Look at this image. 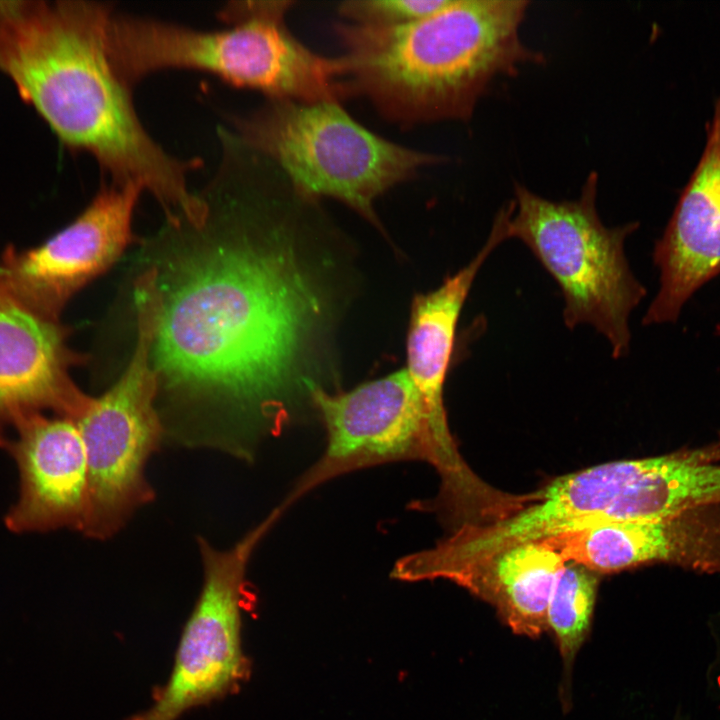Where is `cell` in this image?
<instances>
[{"mask_svg":"<svg viewBox=\"0 0 720 720\" xmlns=\"http://www.w3.org/2000/svg\"><path fill=\"white\" fill-rule=\"evenodd\" d=\"M200 194L202 249L158 277L153 364L160 389L232 415L231 453L250 459L313 408L305 366L327 311L300 248L323 215L256 165L220 168Z\"/></svg>","mask_w":720,"mask_h":720,"instance_id":"cell-1","label":"cell"},{"mask_svg":"<svg viewBox=\"0 0 720 720\" xmlns=\"http://www.w3.org/2000/svg\"><path fill=\"white\" fill-rule=\"evenodd\" d=\"M114 8L59 1L11 8L0 16V70L60 141L92 155L111 182L134 183L159 203L167 221L202 210L188 176L200 159L168 153L146 130L131 89L108 52Z\"/></svg>","mask_w":720,"mask_h":720,"instance_id":"cell-2","label":"cell"},{"mask_svg":"<svg viewBox=\"0 0 720 720\" xmlns=\"http://www.w3.org/2000/svg\"><path fill=\"white\" fill-rule=\"evenodd\" d=\"M529 4L450 0L404 25L335 24L354 95L402 125L469 120L496 79L544 63L521 39Z\"/></svg>","mask_w":720,"mask_h":720,"instance_id":"cell-3","label":"cell"},{"mask_svg":"<svg viewBox=\"0 0 720 720\" xmlns=\"http://www.w3.org/2000/svg\"><path fill=\"white\" fill-rule=\"evenodd\" d=\"M597 188L596 172L574 200H550L515 183L514 198L499 211L508 239L522 241L558 284L565 326L591 325L618 359L629 351V318L646 295L625 254L639 223L607 227L597 211Z\"/></svg>","mask_w":720,"mask_h":720,"instance_id":"cell-4","label":"cell"},{"mask_svg":"<svg viewBox=\"0 0 720 720\" xmlns=\"http://www.w3.org/2000/svg\"><path fill=\"white\" fill-rule=\"evenodd\" d=\"M202 30L147 16L113 12L108 52L132 88L165 69H191L263 93L269 100L308 102L326 88L329 64L299 41L284 19L254 18Z\"/></svg>","mask_w":720,"mask_h":720,"instance_id":"cell-5","label":"cell"},{"mask_svg":"<svg viewBox=\"0 0 720 720\" xmlns=\"http://www.w3.org/2000/svg\"><path fill=\"white\" fill-rule=\"evenodd\" d=\"M231 123L302 192L339 200L373 223L379 196L444 160L375 134L340 102L267 99L252 112L232 116Z\"/></svg>","mask_w":720,"mask_h":720,"instance_id":"cell-6","label":"cell"},{"mask_svg":"<svg viewBox=\"0 0 720 720\" xmlns=\"http://www.w3.org/2000/svg\"><path fill=\"white\" fill-rule=\"evenodd\" d=\"M134 302L137 339L129 363L76 420L88 464V502L81 532L94 539L116 534L154 497L145 467L164 434L156 408L160 383L152 357L159 305L156 288L137 284Z\"/></svg>","mask_w":720,"mask_h":720,"instance_id":"cell-7","label":"cell"},{"mask_svg":"<svg viewBox=\"0 0 720 720\" xmlns=\"http://www.w3.org/2000/svg\"><path fill=\"white\" fill-rule=\"evenodd\" d=\"M284 512L278 505L225 550L198 537L203 584L183 628L173 668L153 704L130 720H178L189 710L239 688L248 672L241 644L248 563Z\"/></svg>","mask_w":720,"mask_h":720,"instance_id":"cell-8","label":"cell"},{"mask_svg":"<svg viewBox=\"0 0 720 720\" xmlns=\"http://www.w3.org/2000/svg\"><path fill=\"white\" fill-rule=\"evenodd\" d=\"M309 390L326 445L281 502L286 508L319 485L377 465L417 460L443 474V455L406 369L345 392H327L321 385Z\"/></svg>","mask_w":720,"mask_h":720,"instance_id":"cell-9","label":"cell"},{"mask_svg":"<svg viewBox=\"0 0 720 720\" xmlns=\"http://www.w3.org/2000/svg\"><path fill=\"white\" fill-rule=\"evenodd\" d=\"M144 190L105 182L83 212L39 247L8 248L0 284L34 311L57 320L69 299L105 272L133 241L132 218Z\"/></svg>","mask_w":720,"mask_h":720,"instance_id":"cell-10","label":"cell"},{"mask_svg":"<svg viewBox=\"0 0 720 720\" xmlns=\"http://www.w3.org/2000/svg\"><path fill=\"white\" fill-rule=\"evenodd\" d=\"M58 320L24 305L0 284V440L8 427L51 411L73 420L93 398L73 382L81 356L66 342Z\"/></svg>","mask_w":720,"mask_h":720,"instance_id":"cell-11","label":"cell"},{"mask_svg":"<svg viewBox=\"0 0 720 720\" xmlns=\"http://www.w3.org/2000/svg\"><path fill=\"white\" fill-rule=\"evenodd\" d=\"M659 290L645 325L675 322L685 303L720 275V98L699 161L653 250Z\"/></svg>","mask_w":720,"mask_h":720,"instance_id":"cell-12","label":"cell"},{"mask_svg":"<svg viewBox=\"0 0 720 720\" xmlns=\"http://www.w3.org/2000/svg\"><path fill=\"white\" fill-rule=\"evenodd\" d=\"M13 439L0 447L14 458L20 476L16 503L5 517L14 532L60 528L82 531L88 502V464L75 420L35 414L21 420Z\"/></svg>","mask_w":720,"mask_h":720,"instance_id":"cell-13","label":"cell"},{"mask_svg":"<svg viewBox=\"0 0 720 720\" xmlns=\"http://www.w3.org/2000/svg\"><path fill=\"white\" fill-rule=\"evenodd\" d=\"M595 573L669 564L720 574V504L645 521L593 525L539 540Z\"/></svg>","mask_w":720,"mask_h":720,"instance_id":"cell-14","label":"cell"},{"mask_svg":"<svg viewBox=\"0 0 720 720\" xmlns=\"http://www.w3.org/2000/svg\"><path fill=\"white\" fill-rule=\"evenodd\" d=\"M505 240L494 220L490 234L474 258L429 293L415 298L407 334V367L419 392L438 445L446 455L459 452L444 405V386L454 350L459 316L472 284L490 254Z\"/></svg>","mask_w":720,"mask_h":720,"instance_id":"cell-15","label":"cell"},{"mask_svg":"<svg viewBox=\"0 0 720 720\" xmlns=\"http://www.w3.org/2000/svg\"><path fill=\"white\" fill-rule=\"evenodd\" d=\"M566 562L535 541L510 547L457 574L454 582L489 602L512 632L531 638L547 631V609Z\"/></svg>","mask_w":720,"mask_h":720,"instance_id":"cell-16","label":"cell"},{"mask_svg":"<svg viewBox=\"0 0 720 720\" xmlns=\"http://www.w3.org/2000/svg\"><path fill=\"white\" fill-rule=\"evenodd\" d=\"M599 579L575 563L565 564L554 584L547 609V628L553 632L568 687L578 651L592 623Z\"/></svg>","mask_w":720,"mask_h":720,"instance_id":"cell-17","label":"cell"},{"mask_svg":"<svg viewBox=\"0 0 720 720\" xmlns=\"http://www.w3.org/2000/svg\"><path fill=\"white\" fill-rule=\"evenodd\" d=\"M450 0H348L337 6L348 23L371 27H394L428 16Z\"/></svg>","mask_w":720,"mask_h":720,"instance_id":"cell-18","label":"cell"},{"mask_svg":"<svg viewBox=\"0 0 720 720\" xmlns=\"http://www.w3.org/2000/svg\"><path fill=\"white\" fill-rule=\"evenodd\" d=\"M295 4L291 0L231 1L218 12V17L228 25L253 18L284 19Z\"/></svg>","mask_w":720,"mask_h":720,"instance_id":"cell-19","label":"cell"},{"mask_svg":"<svg viewBox=\"0 0 720 720\" xmlns=\"http://www.w3.org/2000/svg\"><path fill=\"white\" fill-rule=\"evenodd\" d=\"M717 441H718V443H719V445H720V433H719V438H718V440H717Z\"/></svg>","mask_w":720,"mask_h":720,"instance_id":"cell-20","label":"cell"}]
</instances>
